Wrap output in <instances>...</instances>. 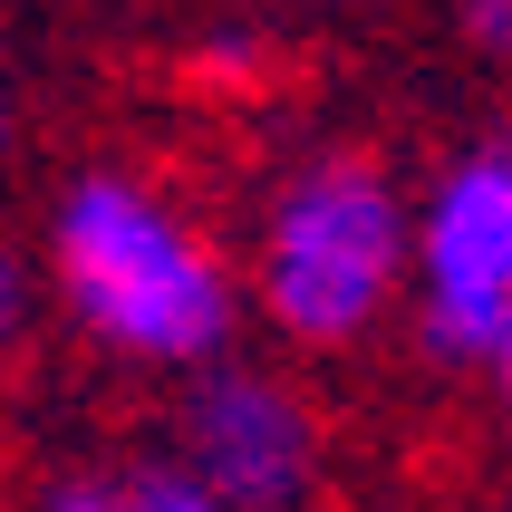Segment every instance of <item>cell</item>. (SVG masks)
Segmentation results:
<instances>
[{
  "label": "cell",
  "mask_w": 512,
  "mask_h": 512,
  "mask_svg": "<svg viewBox=\"0 0 512 512\" xmlns=\"http://www.w3.org/2000/svg\"><path fill=\"white\" fill-rule=\"evenodd\" d=\"M39 300L107 368L194 377L242 348V281L223 232L145 165H78L39 213Z\"/></svg>",
  "instance_id": "6da1fadb"
},
{
  "label": "cell",
  "mask_w": 512,
  "mask_h": 512,
  "mask_svg": "<svg viewBox=\"0 0 512 512\" xmlns=\"http://www.w3.org/2000/svg\"><path fill=\"white\" fill-rule=\"evenodd\" d=\"M406 184L377 145H300L252 203L242 232V319L300 358H358L397 329L406 300Z\"/></svg>",
  "instance_id": "7a4b0ae2"
},
{
  "label": "cell",
  "mask_w": 512,
  "mask_h": 512,
  "mask_svg": "<svg viewBox=\"0 0 512 512\" xmlns=\"http://www.w3.org/2000/svg\"><path fill=\"white\" fill-rule=\"evenodd\" d=\"M406 339L455 387L512 368V145L474 136L406 194Z\"/></svg>",
  "instance_id": "3957f363"
},
{
  "label": "cell",
  "mask_w": 512,
  "mask_h": 512,
  "mask_svg": "<svg viewBox=\"0 0 512 512\" xmlns=\"http://www.w3.org/2000/svg\"><path fill=\"white\" fill-rule=\"evenodd\" d=\"M165 455L203 484L213 512H319L329 493V406L281 358H213L174 397Z\"/></svg>",
  "instance_id": "277c9868"
},
{
  "label": "cell",
  "mask_w": 512,
  "mask_h": 512,
  "mask_svg": "<svg viewBox=\"0 0 512 512\" xmlns=\"http://www.w3.org/2000/svg\"><path fill=\"white\" fill-rule=\"evenodd\" d=\"M29 512H213V503L165 445H97V455L49 464Z\"/></svg>",
  "instance_id": "5b68a950"
},
{
  "label": "cell",
  "mask_w": 512,
  "mask_h": 512,
  "mask_svg": "<svg viewBox=\"0 0 512 512\" xmlns=\"http://www.w3.org/2000/svg\"><path fill=\"white\" fill-rule=\"evenodd\" d=\"M39 319H49V300H39V261H29L20 242H0V368L29 358Z\"/></svg>",
  "instance_id": "8992f818"
},
{
  "label": "cell",
  "mask_w": 512,
  "mask_h": 512,
  "mask_svg": "<svg viewBox=\"0 0 512 512\" xmlns=\"http://www.w3.org/2000/svg\"><path fill=\"white\" fill-rule=\"evenodd\" d=\"M464 29H474V58L484 68L512 58V0H464Z\"/></svg>",
  "instance_id": "52a82bcc"
},
{
  "label": "cell",
  "mask_w": 512,
  "mask_h": 512,
  "mask_svg": "<svg viewBox=\"0 0 512 512\" xmlns=\"http://www.w3.org/2000/svg\"><path fill=\"white\" fill-rule=\"evenodd\" d=\"M10 126H20V97H10V68H0V145H10Z\"/></svg>",
  "instance_id": "ba28073f"
},
{
  "label": "cell",
  "mask_w": 512,
  "mask_h": 512,
  "mask_svg": "<svg viewBox=\"0 0 512 512\" xmlns=\"http://www.w3.org/2000/svg\"><path fill=\"white\" fill-rule=\"evenodd\" d=\"M319 10H358V0H319Z\"/></svg>",
  "instance_id": "9c48e42d"
}]
</instances>
